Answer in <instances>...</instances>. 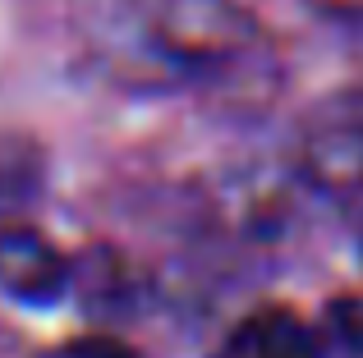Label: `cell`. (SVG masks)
I'll use <instances>...</instances> for the list:
<instances>
[{
	"label": "cell",
	"instance_id": "2",
	"mask_svg": "<svg viewBox=\"0 0 363 358\" xmlns=\"http://www.w3.org/2000/svg\"><path fill=\"white\" fill-rule=\"evenodd\" d=\"M299 166L327 193H359L363 188V92L313 106L299 129Z\"/></svg>",
	"mask_w": 363,
	"mask_h": 358
},
{
	"label": "cell",
	"instance_id": "3",
	"mask_svg": "<svg viewBox=\"0 0 363 358\" xmlns=\"http://www.w3.org/2000/svg\"><path fill=\"white\" fill-rule=\"evenodd\" d=\"M69 262L60 258L46 234L28 230V225H5L0 230V289L18 304H55L69 289Z\"/></svg>",
	"mask_w": 363,
	"mask_h": 358
},
{
	"label": "cell",
	"instance_id": "5",
	"mask_svg": "<svg viewBox=\"0 0 363 358\" xmlns=\"http://www.w3.org/2000/svg\"><path fill=\"white\" fill-rule=\"evenodd\" d=\"M327 326H331L340 350L363 358V299H336L331 313H327Z\"/></svg>",
	"mask_w": 363,
	"mask_h": 358
},
{
	"label": "cell",
	"instance_id": "6",
	"mask_svg": "<svg viewBox=\"0 0 363 358\" xmlns=\"http://www.w3.org/2000/svg\"><path fill=\"white\" fill-rule=\"evenodd\" d=\"M37 358H138L129 345L111 340V335H79V340H65L55 350L37 354Z\"/></svg>",
	"mask_w": 363,
	"mask_h": 358
},
{
	"label": "cell",
	"instance_id": "4",
	"mask_svg": "<svg viewBox=\"0 0 363 358\" xmlns=\"http://www.w3.org/2000/svg\"><path fill=\"white\" fill-rule=\"evenodd\" d=\"M216 358H322L318 335L285 308L248 313L240 326L221 340Z\"/></svg>",
	"mask_w": 363,
	"mask_h": 358
},
{
	"label": "cell",
	"instance_id": "1",
	"mask_svg": "<svg viewBox=\"0 0 363 358\" xmlns=\"http://www.w3.org/2000/svg\"><path fill=\"white\" fill-rule=\"evenodd\" d=\"M69 37L129 92H216L257 74L267 37L240 0H69Z\"/></svg>",
	"mask_w": 363,
	"mask_h": 358
}]
</instances>
